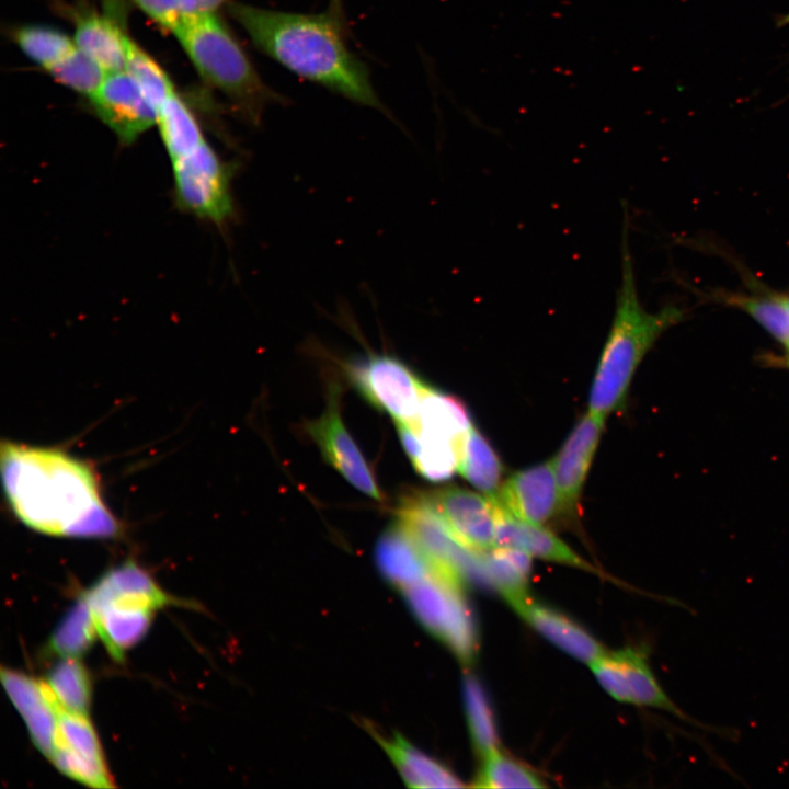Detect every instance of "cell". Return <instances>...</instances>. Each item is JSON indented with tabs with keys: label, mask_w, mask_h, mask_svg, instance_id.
Wrapping results in <instances>:
<instances>
[{
	"label": "cell",
	"mask_w": 789,
	"mask_h": 789,
	"mask_svg": "<svg viewBox=\"0 0 789 789\" xmlns=\"http://www.w3.org/2000/svg\"><path fill=\"white\" fill-rule=\"evenodd\" d=\"M4 493L27 527L59 537L110 538L119 529L93 470L67 453L2 442Z\"/></svg>",
	"instance_id": "1"
},
{
	"label": "cell",
	"mask_w": 789,
	"mask_h": 789,
	"mask_svg": "<svg viewBox=\"0 0 789 789\" xmlns=\"http://www.w3.org/2000/svg\"><path fill=\"white\" fill-rule=\"evenodd\" d=\"M226 7L253 45L290 72L353 102L384 111L366 65L345 42L344 19L329 9L297 13L231 0Z\"/></svg>",
	"instance_id": "2"
},
{
	"label": "cell",
	"mask_w": 789,
	"mask_h": 789,
	"mask_svg": "<svg viewBox=\"0 0 789 789\" xmlns=\"http://www.w3.org/2000/svg\"><path fill=\"white\" fill-rule=\"evenodd\" d=\"M627 228L625 224L621 279L613 322L588 398V412L605 419L624 405L634 371L655 341L685 317V310L676 306H665L656 312L647 311L642 306L637 291Z\"/></svg>",
	"instance_id": "3"
},
{
	"label": "cell",
	"mask_w": 789,
	"mask_h": 789,
	"mask_svg": "<svg viewBox=\"0 0 789 789\" xmlns=\"http://www.w3.org/2000/svg\"><path fill=\"white\" fill-rule=\"evenodd\" d=\"M173 34L202 79L251 123H260L266 105L279 101L216 13L187 15Z\"/></svg>",
	"instance_id": "4"
},
{
	"label": "cell",
	"mask_w": 789,
	"mask_h": 789,
	"mask_svg": "<svg viewBox=\"0 0 789 789\" xmlns=\"http://www.w3.org/2000/svg\"><path fill=\"white\" fill-rule=\"evenodd\" d=\"M457 578L441 569L402 590L418 620L464 663L474 656L477 631Z\"/></svg>",
	"instance_id": "5"
},
{
	"label": "cell",
	"mask_w": 789,
	"mask_h": 789,
	"mask_svg": "<svg viewBox=\"0 0 789 789\" xmlns=\"http://www.w3.org/2000/svg\"><path fill=\"white\" fill-rule=\"evenodd\" d=\"M176 205L216 225L233 214L230 182L235 167L222 161L205 140L186 155L171 160Z\"/></svg>",
	"instance_id": "6"
},
{
	"label": "cell",
	"mask_w": 789,
	"mask_h": 789,
	"mask_svg": "<svg viewBox=\"0 0 789 789\" xmlns=\"http://www.w3.org/2000/svg\"><path fill=\"white\" fill-rule=\"evenodd\" d=\"M346 373L358 392L397 423L411 425L427 385L402 361L387 354H369L350 362Z\"/></svg>",
	"instance_id": "7"
},
{
	"label": "cell",
	"mask_w": 789,
	"mask_h": 789,
	"mask_svg": "<svg viewBox=\"0 0 789 789\" xmlns=\"http://www.w3.org/2000/svg\"><path fill=\"white\" fill-rule=\"evenodd\" d=\"M590 666L601 686L616 700L661 709L688 723L713 731L709 725L687 716L668 697L655 678L643 649L605 651Z\"/></svg>",
	"instance_id": "8"
},
{
	"label": "cell",
	"mask_w": 789,
	"mask_h": 789,
	"mask_svg": "<svg viewBox=\"0 0 789 789\" xmlns=\"http://www.w3.org/2000/svg\"><path fill=\"white\" fill-rule=\"evenodd\" d=\"M50 761L65 775L92 788H112L104 755L88 714L61 708Z\"/></svg>",
	"instance_id": "9"
},
{
	"label": "cell",
	"mask_w": 789,
	"mask_h": 789,
	"mask_svg": "<svg viewBox=\"0 0 789 789\" xmlns=\"http://www.w3.org/2000/svg\"><path fill=\"white\" fill-rule=\"evenodd\" d=\"M89 101L123 145L133 144L157 124V111L125 70L108 72Z\"/></svg>",
	"instance_id": "10"
},
{
	"label": "cell",
	"mask_w": 789,
	"mask_h": 789,
	"mask_svg": "<svg viewBox=\"0 0 789 789\" xmlns=\"http://www.w3.org/2000/svg\"><path fill=\"white\" fill-rule=\"evenodd\" d=\"M426 495L462 545L476 551L495 548L499 507L492 499L460 488H446Z\"/></svg>",
	"instance_id": "11"
},
{
	"label": "cell",
	"mask_w": 789,
	"mask_h": 789,
	"mask_svg": "<svg viewBox=\"0 0 789 789\" xmlns=\"http://www.w3.org/2000/svg\"><path fill=\"white\" fill-rule=\"evenodd\" d=\"M336 395L333 390L325 412L308 425V432L324 459L352 485L375 500H381V491L368 464L343 424Z\"/></svg>",
	"instance_id": "12"
},
{
	"label": "cell",
	"mask_w": 789,
	"mask_h": 789,
	"mask_svg": "<svg viewBox=\"0 0 789 789\" xmlns=\"http://www.w3.org/2000/svg\"><path fill=\"white\" fill-rule=\"evenodd\" d=\"M508 515L542 525L559 512V493L552 460L512 474L490 498Z\"/></svg>",
	"instance_id": "13"
},
{
	"label": "cell",
	"mask_w": 789,
	"mask_h": 789,
	"mask_svg": "<svg viewBox=\"0 0 789 789\" xmlns=\"http://www.w3.org/2000/svg\"><path fill=\"white\" fill-rule=\"evenodd\" d=\"M604 424L605 418L586 413L552 460L559 493V512L565 516L578 513L582 488Z\"/></svg>",
	"instance_id": "14"
},
{
	"label": "cell",
	"mask_w": 789,
	"mask_h": 789,
	"mask_svg": "<svg viewBox=\"0 0 789 789\" xmlns=\"http://www.w3.org/2000/svg\"><path fill=\"white\" fill-rule=\"evenodd\" d=\"M3 686L26 722L35 746L49 759L55 752L61 704L46 681L1 668Z\"/></svg>",
	"instance_id": "15"
},
{
	"label": "cell",
	"mask_w": 789,
	"mask_h": 789,
	"mask_svg": "<svg viewBox=\"0 0 789 789\" xmlns=\"http://www.w3.org/2000/svg\"><path fill=\"white\" fill-rule=\"evenodd\" d=\"M506 601L529 626L569 655L590 665L605 652L602 644L581 626L531 599L527 592Z\"/></svg>",
	"instance_id": "16"
},
{
	"label": "cell",
	"mask_w": 789,
	"mask_h": 789,
	"mask_svg": "<svg viewBox=\"0 0 789 789\" xmlns=\"http://www.w3.org/2000/svg\"><path fill=\"white\" fill-rule=\"evenodd\" d=\"M498 507L495 547L517 549L542 560L595 572L586 560L547 528L517 519Z\"/></svg>",
	"instance_id": "17"
},
{
	"label": "cell",
	"mask_w": 789,
	"mask_h": 789,
	"mask_svg": "<svg viewBox=\"0 0 789 789\" xmlns=\"http://www.w3.org/2000/svg\"><path fill=\"white\" fill-rule=\"evenodd\" d=\"M98 634L108 653L122 660L147 633L155 609L124 599L89 603Z\"/></svg>",
	"instance_id": "18"
},
{
	"label": "cell",
	"mask_w": 789,
	"mask_h": 789,
	"mask_svg": "<svg viewBox=\"0 0 789 789\" xmlns=\"http://www.w3.org/2000/svg\"><path fill=\"white\" fill-rule=\"evenodd\" d=\"M471 425L472 422L462 402L427 386L416 419L409 426L420 442L450 444L461 454Z\"/></svg>",
	"instance_id": "19"
},
{
	"label": "cell",
	"mask_w": 789,
	"mask_h": 789,
	"mask_svg": "<svg viewBox=\"0 0 789 789\" xmlns=\"http://www.w3.org/2000/svg\"><path fill=\"white\" fill-rule=\"evenodd\" d=\"M375 559L384 578L401 590L415 584L438 569L398 523L387 528L379 537Z\"/></svg>",
	"instance_id": "20"
},
{
	"label": "cell",
	"mask_w": 789,
	"mask_h": 789,
	"mask_svg": "<svg viewBox=\"0 0 789 789\" xmlns=\"http://www.w3.org/2000/svg\"><path fill=\"white\" fill-rule=\"evenodd\" d=\"M73 42L107 73L125 70L129 36L108 14L85 12L76 19Z\"/></svg>",
	"instance_id": "21"
},
{
	"label": "cell",
	"mask_w": 789,
	"mask_h": 789,
	"mask_svg": "<svg viewBox=\"0 0 789 789\" xmlns=\"http://www.w3.org/2000/svg\"><path fill=\"white\" fill-rule=\"evenodd\" d=\"M374 736L388 753L403 780L412 788H460L464 784L447 767L422 753L401 735L390 739Z\"/></svg>",
	"instance_id": "22"
},
{
	"label": "cell",
	"mask_w": 789,
	"mask_h": 789,
	"mask_svg": "<svg viewBox=\"0 0 789 789\" xmlns=\"http://www.w3.org/2000/svg\"><path fill=\"white\" fill-rule=\"evenodd\" d=\"M157 125L170 160L206 140L194 114L175 91L157 111Z\"/></svg>",
	"instance_id": "23"
},
{
	"label": "cell",
	"mask_w": 789,
	"mask_h": 789,
	"mask_svg": "<svg viewBox=\"0 0 789 789\" xmlns=\"http://www.w3.org/2000/svg\"><path fill=\"white\" fill-rule=\"evenodd\" d=\"M458 470L488 498H493L501 487L502 464L499 456L473 424L466 435Z\"/></svg>",
	"instance_id": "24"
},
{
	"label": "cell",
	"mask_w": 789,
	"mask_h": 789,
	"mask_svg": "<svg viewBox=\"0 0 789 789\" xmlns=\"http://www.w3.org/2000/svg\"><path fill=\"white\" fill-rule=\"evenodd\" d=\"M530 567L531 556L517 549L495 547L482 552V580L505 599L526 593Z\"/></svg>",
	"instance_id": "25"
},
{
	"label": "cell",
	"mask_w": 789,
	"mask_h": 789,
	"mask_svg": "<svg viewBox=\"0 0 789 789\" xmlns=\"http://www.w3.org/2000/svg\"><path fill=\"white\" fill-rule=\"evenodd\" d=\"M96 633L91 608L83 596L55 629L48 649L61 659H78L93 644Z\"/></svg>",
	"instance_id": "26"
},
{
	"label": "cell",
	"mask_w": 789,
	"mask_h": 789,
	"mask_svg": "<svg viewBox=\"0 0 789 789\" xmlns=\"http://www.w3.org/2000/svg\"><path fill=\"white\" fill-rule=\"evenodd\" d=\"M13 38L26 57L45 70L76 47L73 38L57 28L44 25L21 26L14 31Z\"/></svg>",
	"instance_id": "27"
},
{
	"label": "cell",
	"mask_w": 789,
	"mask_h": 789,
	"mask_svg": "<svg viewBox=\"0 0 789 789\" xmlns=\"http://www.w3.org/2000/svg\"><path fill=\"white\" fill-rule=\"evenodd\" d=\"M46 682L66 710L88 714L91 683L87 668L77 658L62 659L53 667Z\"/></svg>",
	"instance_id": "28"
},
{
	"label": "cell",
	"mask_w": 789,
	"mask_h": 789,
	"mask_svg": "<svg viewBox=\"0 0 789 789\" xmlns=\"http://www.w3.org/2000/svg\"><path fill=\"white\" fill-rule=\"evenodd\" d=\"M125 71L156 111L175 91L168 73L130 37L127 42Z\"/></svg>",
	"instance_id": "29"
},
{
	"label": "cell",
	"mask_w": 789,
	"mask_h": 789,
	"mask_svg": "<svg viewBox=\"0 0 789 789\" xmlns=\"http://www.w3.org/2000/svg\"><path fill=\"white\" fill-rule=\"evenodd\" d=\"M483 757L482 767L476 778L474 787L542 788L545 785L534 770L511 756L494 748Z\"/></svg>",
	"instance_id": "30"
},
{
	"label": "cell",
	"mask_w": 789,
	"mask_h": 789,
	"mask_svg": "<svg viewBox=\"0 0 789 789\" xmlns=\"http://www.w3.org/2000/svg\"><path fill=\"white\" fill-rule=\"evenodd\" d=\"M721 298L727 304L744 310L785 346L789 343V307L785 295L771 293L763 296L727 295Z\"/></svg>",
	"instance_id": "31"
},
{
	"label": "cell",
	"mask_w": 789,
	"mask_h": 789,
	"mask_svg": "<svg viewBox=\"0 0 789 789\" xmlns=\"http://www.w3.org/2000/svg\"><path fill=\"white\" fill-rule=\"evenodd\" d=\"M46 71L57 82L88 99L96 93L107 75L77 46Z\"/></svg>",
	"instance_id": "32"
},
{
	"label": "cell",
	"mask_w": 789,
	"mask_h": 789,
	"mask_svg": "<svg viewBox=\"0 0 789 789\" xmlns=\"http://www.w3.org/2000/svg\"><path fill=\"white\" fill-rule=\"evenodd\" d=\"M464 697L473 745L478 753L484 756L498 748V734L489 701L474 677H466Z\"/></svg>",
	"instance_id": "33"
},
{
	"label": "cell",
	"mask_w": 789,
	"mask_h": 789,
	"mask_svg": "<svg viewBox=\"0 0 789 789\" xmlns=\"http://www.w3.org/2000/svg\"><path fill=\"white\" fill-rule=\"evenodd\" d=\"M162 28L173 33L187 16L180 0H130Z\"/></svg>",
	"instance_id": "34"
},
{
	"label": "cell",
	"mask_w": 789,
	"mask_h": 789,
	"mask_svg": "<svg viewBox=\"0 0 789 789\" xmlns=\"http://www.w3.org/2000/svg\"><path fill=\"white\" fill-rule=\"evenodd\" d=\"M187 15L201 13H216V10L226 5L230 0H180Z\"/></svg>",
	"instance_id": "35"
},
{
	"label": "cell",
	"mask_w": 789,
	"mask_h": 789,
	"mask_svg": "<svg viewBox=\"0 0 789 789\" xmlns=\"http://www.w3.org/2000/svg\"><path fill=\"white\" fill-rule=\"evenodd\" d=\"M107 14L123 23L125 0H103Z\"/></svg>",
	"instance_id": "36"
},
{
	"label": "cell",
	"mask_w": 789,
	"mask_h": 789,
	"mask_svg": "<svg viewBox=\"0 0 789 789\" xmlns=\"http://www.w3.org/2000/svg\"><path fill=\"white\" fill-rule=\"evenodd\" d=\"M329 10L338 16L343 18L342 0H331Z\"/></svg>",
	"instance_id": "37"
},
{
	"label": "cell",
	"mask_w": 789,
	"mask_h": 789,
	"mask_svg": "<svg viewBox=\"0 0 789 789\" xmlns=\"http://www.w3.org/2000/svg\"><path fill=\"white\" fill-rule=\"evenodd\" d=\"M785 362H786L787 366L789 367V343L786 345Z\"/></svg>",
	"instance_id": "38"
}]
</instances>
